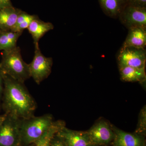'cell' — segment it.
Wrapping results in <instances>:
<instances>
[{
	"label": "cell",
	"mask_w": 146,
	"mask_h": 146,
	"mask_svg": "<svg viewBox=\"0 0 146 146\" xmlns=\"http://www.w3.org/2000/svg\"><path fill=\"white\" fill-rule=\"evenodd\" d=\"M21 11L13 6L0 9V30H11Z\"/></svg>",
	"instance_id": "5bb4252c"
},
{
	"label": "cell",
	"mask_w": 146,
	"mask_h": 146,
	"mask_svg": "<svg viewBox=\"0 0 146 146\" xmlns=\"http://www.w3.org/2000/svg\"><path fill=\"white\" fill-rule=\"evenodd\" d=\"M27 146H35L34 144H32V145H29Z\"/></svg>",
	"instance_id": "cb8c5ba5"
},
{
	"label": "cell",
	"mask_w": 146,
	"mask_h": 146,
	"mask_svg": "<svg viewBox=\"0 0 146 146\" xmlns=\"http://www.w3.org/2000/svg\"><path fill=\"white\" fill-rule=\"evenodd\" d=\"M127 1L128 5L146 7V0H127Z\"/></svg>",
	"instance_id": "ffe728a7"
},
{
	"label": "cell",
	"mask_w": 146,
	"mask_h": 146,
	"mask_svg": "<svg viewBox=\"0 0 146 146\" xmlns=\"http://www.w3.org/2000/svg\"><path fill=\"white\" fill-rule=\"evenodd\" d=\"M6 116V114H3L2 115H0V125L1 124L3 121L5 119Z\"/></svg>",
	"instance_id": "603a6c76"
},
{
	"label": "cell",
	"mask_w": 146,
	"mask_h": 146,
	"mask_svg": "<svg viewBox=\"0 0 146 146\" xmlns=\"http://www.w3.org/2000/svg\"><path fill=\"white\" fill-rule=\"evenodd\" d=\"M23 33L11 30H0V51L8 50L17 46L18 38Z\"/></svg>",
	"instance_id": "2e32d148"
},
{
	"label": "cell",
	"mask_w": 146,
	"mask_h": 146,
	"mask_svg": "<svg viewBox=\"0 0 146 146\" xmlns=\"http://www.w3.org/2000/svg\"><path fill=\"white\" fill-rule=\"evenodd\" d=\"M13 6L11 0H0V9Z\"/></svg>",
	"instance_id": "7402d4cb"
},
{
	"label": "cell",
	"mask_w": 146,
	"mask_h": 146,
	"mask_svg": "<svg viewBox=\"0 0 146 146\" xmlns=\"http://www.w3.org/2000/svg\"><path fill=\"white\" fill-rule=\"evenodd\" d=\"M86 132L92 146L106 145L112 143L115 137L112 127L104 121L97 123Z\"/></svg>",
	"instance_id": "52a82bcc"
},
{
	"label": "cell",
	"mask_w": 146,
	"mask_h": 146,
	"mask_svg": "<svg viewBox=\"0 0 146 146\" xmlns=\"http://www.w3.org/2000/svg\"><path fill=\"white\" fill-rule=\"evenodd\" d=\"M4 89L3 73L0 68V106L1 104L2 98Z\"/></svg>",
	"instance_id": "44dd1931"
},
{
	"label": "cell",
	"mask_w": 146,
	"mask_h": 146,
	"mask_svg": "<svg viewBox=\"0 0 146 146\" xmlns=\"http://www.w3.org/2000/svg\"><path fill=\"white\" fill-rule=\"evenodd\" d=\"M49 146H67L63 140L56 134L51 140Z\"/></svg>",
	"instance_id": "d6986e66"
},
{
	"label": "cell",
	"mask_w": 146,
	"mask_h": 146,
	"mask_svg": "<svg viewBox=\"0 0 146 146\" xmlns=\"http://www.w3.org/2000/svg\"><path fill=\"white\" fill-rule=\"evenodd\" d=\"M102 10L105 14L117 18L127 5V0H98Z\"/></svg>",
	"instance_id": "4fadbf2b"
},
{
	"label": "cell",
	"mask_w": 146,
	"mask_h": 146,
	"mask_svg": "<svg viewBox=\"0 0 146 146\" xmlns=\"http://www.w3.org/2000/svg\"><path fill=\"white\" fill-rule=\"evenodd\" d=\"M67 146H92L86 131H78L63 127L56 133Z\"/></svg>",
	"instance_id": "9c48e42d"
},
{
	"label": "cell",
	"mask_w": 146,
	"mask_h": 146,
	"mask_svg": "<svg viewBox=\"0 0 146 146\" xmlns=\"http://www.w3.org/2000/svg\"><path fill=\"white\" fill-rule=\"evenodd\" d=\"M35 45V53L33 60L29 64L30 77L32 78L37 84L48 78L51 72L52 58L46 57L42 54L39 43Z\"/></svg>",
	"instance_id": "277c9868"
},
{
	"label": "cell",
	"mask_w": 146,
	"mask_h": 146,
	"mask_svg": "<svg viewBox=\"0 0 146 146\" xmlns=\"http://www.w3.org/2000/svg\"><path fill=\"white\" fill-rule=\"evenodd\" d=\"M121 78L125 82L144 81L146 80L145 68H137L124 66L119 67Z\"/></svg>",
	"instance_id": "9a60e30c"
},
{
	"label": "cell",
	"mask_w": 146,
	"mask_h": 146,
	"mask_svg": "<svg viewBox=\"0 0 146 146\" xmlns=\"http://www.w3.org/2000/svg\"><path fill=\"white\" fill-rule=\"evenodd\" d=\"M115 137L112 146H145V136L130 133L112 127Z\"/></svg>",
	"instance_id": "30bf717a"
},
{
	"label": "cell",
	"mask_w": 146,
	"mask_h": 146,
	"mask_svg": "<svg viewBox=\"0 0 146 146\" xmlns=\"http://www.w3.org/2000/svg\"><path fill=\"white\" fill-rule=\"evenodd\" d=\"M20 120L6 115L0 125V146H23L20 130Z\"/></svg>",
	"instance_id": "5b68a950"
},
{
	"label": "cell",
	"mask_w": 146,
	"mask_h": 146,
	"mask_svg": "<svg viewBox=\"0 0 146 146\" xmlns=\"http://www.w3.org/2000/svg\"><path fill=\"white\" fill-rule=\"evenodd\" d=\"M119 67L145 68V49L122 46L118 54Z\"/></svg>",
	"instance_id": "8992f818"
},
{
	"label": "cell",
	"mask_w": 146,
	"mask_h": 146,
	"mask_svg": "<svg viewBox=\"0 0 146 146\" xmlns=\"http://www.w3.org/2000/svg\"><path fill=\"white\" fill-rule=\"evenodd\" d=\"M146 110L145 106L141 110L135 133L145 136L146 129Z\"/></svg>",
	"instance_id": "ac0fdd59"
},
{
	"label": "cell",
	"mask_w": 146,
	"mask_h": 146,
	"mask_svg": "<svg viewBox=\"0 0 146 146\" xmlns=\"http://www.w3.org/2000/svg\"><path fill=\"white\" fill-rule=\"evenodd\" d=\"M54 28V25L51 23L44 22L38 18L32 21L27 29L32 36L35 44L38 43L40 39L46 33L52 30Z\"/></svg>",
	"instance_id": "7c38bea8"
},
{
	"label": "cell",
	"mask_w": 146,
	"mask_h": 146,
	"mask_svg": "<svg viewBox=\"0 0 146 146\" xmlns=\"http://www.w3.org/2000/svg\"><path fill=\"white\" fill-rule=\"evenodd\" d=\"M118 18L128 29L133 27H146V7L127 5Z\"/></svg>",
	"instance_id": "ba28073f"
},
{
	"label": "cell",
	"mask_w": 146,
	"mask_h": 146,
	"mask_svg": "<svg viewBox=\"0 0 146 146\" xmlns=\"http://www.w3.org/2000/svg\"><path fill=\"white\" fill-rule=\"evenodd\" d=\"M1 56L0 68L4 74L23 83L30 78L29 64L23 60L20 47L3 51Z\"/></svg>",
	"instance_id": "7a4b0ae2"
},
{
	"label": "cell",
	"mask_w": 146,
	"mask_h": 146,
	"mask_svg": "<svg viewBox=\"0 0 146 146\" xmlns=\"http://www.w3.org/2000/svg\"><path fill=\"white\" fill-rule=\"evenodd\" d=\"M54 121L52 115L50 114L21 119L20 130L22 146L34 144L50 127Z\"/></svg>",
	"instance_id": "3957f363"
},
{
	"label": "cell",
	"mask_w": 146,
	"mask_h": 146,
	"mask_svg": "<svg viewBox=\"0 0 146 146\" xmlns=\"http://www.w3.org/2000/svg\"><path fill=\"white\" fill-rule=\"evenodd\" d=\"M62 121H54L52 125L39 139L35 142V146H49L51 140L61 128L65 126Z\"/></svg>",
	"instance_id": "e0dca14e"
},
{
	"label": "cell",
	"mask_w": 146,
	"mask_h": 146,
	"mask_svg": "<svg viewBox=\"0 0 146 146\" xmlns=\"http://www.w3.org/2000/svg\"><path fill=\"white\" fill-rule=\"evenodd\" d=\"M128 33L122 46L145 49L146 46V27H133Z\"/></svg>",
	"instance_id": "8fae6325"
},
{
	"label": "cell",
	"mask_w": 146,
	"mask_h": 146,
	"mask_svg": "<svg viewBox=\"0 0 146 146\" xmlns=\"http://www.w3.org/2000/svg\"><path fill=\"white\" fill-rule=\"evenodd\" d=\"M3 79L4 89L1 106L5 114L20 119L34 116L36 103L24 83L4 73Z\"/></svg>",
	"instance_id": "6da1fadb"
}]
</instances>
